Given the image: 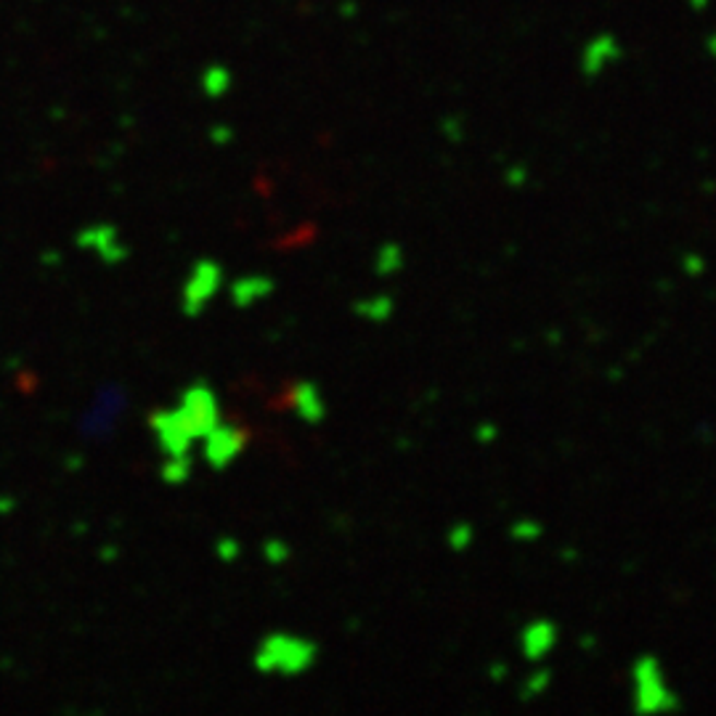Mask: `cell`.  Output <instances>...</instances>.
<instances>
[{"label": "cell", "instance_id": "6da1fadb", "mask_svg": "<svg viewBox=\"0 0 716 716\" xmlns=\"http://www.w3.org/2000/svg\"><path fill=\"white\" fill-rule=\"evenodd\" d=\"M319 660V645L311 637L289 632H271L258 642L252 666L258 675H282L298 677L313 669Z\"/></svg>", "mask_w": 716, "mask_h": 716}, {"label": "cell", "instance_id": "7a4b0ae2", "mask_svg": "<svg viewBox=\"0 0 716 716\" xmlns=\"http://www.w3.org/2000/svg\"><path fill=\"white\" fill-rule=\"evenodd\" d=\"M632 708L637 714H666L682 708V697L671 688L664 664L653 653H642L632 664Z\"/></svg>", "mask_w": 716, "mask_h": 716}, {"label": "cell", "instance_id": "3957f363", "mask_svg": "<svg viewBox=\"0 0 716 716\" xmlns=\"http://www.w3.org/2000/svg\"><path fill=\"white\" fill-rule=\"evenodd\" d=\"M224 287V268L220 263L210 261V258H202L191 265L187 282H183L181 289V311L183 317L196 319L205 313L207 302L215 298Z\"/></svg>", "mask_w": 716, "mask_h": 716}, {"label": "cell", "instance_id": "277c9868", "mask_svg": "<svg viewBox=\"0 0 716 716\" xmlns=\"http://www.w3.org/2000/svg\"><path fill=\"white\" fill-rule=\"evenodd\" d=\"M178 411L187 419L189 428L194 430L196 441H202L220 422V401L205 380L191 382L187 391L181 393Z\"/></svg>", "mask_w": 716, "mask_h": 716}, {"label": "cell", "instance_id": "5b68a950", "mask_svg": "<svg viewBox=\"0 0 716 716\" xmlns=\"http://www.w3.org/2000/svg\"><path fill=\"white\" fill-rule=\"evenodd\" d=\"M150 428L154 438H157V449L165 456H183L191 454L194 449L196 435L189 428V422L183 419L181 411L176 409H157L150 415Z\"/></svg>", "mask_w": 716, "mask_h": 716}, {"label": "cell", "instance_id": "8992f818", "mask_svg": "<svg viewBox=\"0 0 716 716\" xmlns=\"http://www.w3.org/2000/svg\"><path fill=\"white\" fill-rule=\"evenodd\" d=\"M247 435L244 428H237V425L224 422L220 419L210 433L202 438V456L213 470H226L231 462H237L242 452L247 449Z\"/></svg>", "mask_w": 716, "mask_h": 716}, {"label": "cell", "instance_id": "52a82bcc", "mask_svg": "<svg viewBox=\"0 0 716 716\" xmlns=\"http://www.w3.org/2000/svg\"><path fill=\"white\" fill-rule=\"evenodd\" d=\"M623 59V43L613 33L595 35L582 51V75L595 80L605 75L610 67H616Z\"/></svg>", "mask_w": 716, "mask_h": 716}, {"label": "cell", "instance_id": "ba28073f", "mask_svg": "<svg viewBox=\"0 0 716 716\" xmlns=\"http://www.w3.org/2000/svg\"><path fill=\"white\" fill-rule=\"evenodd\" d=\"M517 642H521L523 658L530 660V664H541V660L558 647L560 629L558 623L549 619H534L521 629V637H517Z\"/></svg>", "mask_w": 716, "mask_h": 716}, {"label": "cell", "instance_id": "9c48e42d", "mask_svg": "<svg viewBox=\"0 0 716 716\" xmlns=\"http://www.w3.org/2000/svg\"><path fill=\"white\" fill-rule=\"evenodd\" d=\"M287 406L306 425H321L326 419V404L319 385L311 380H298L287 393Z\"/></svg>", "mask_w": 716, "mask_h": 716}, {"label": "cell", "instance_id": "30bf717a", "mask_svg": "<svg viewBox=\"0 0 716 716\" xmlns=\"http://www.w3.org/2000/svg\"><path fill=\"white\" fill-rule=\"evenodd\" d=\"M80 244L94 247L98 255H102V261L112 265L128 261V255H131V250H128V244L122 242L115 226L85 228V231L80 234Z\"/></svg>", "mask_w": 716, "mask_h": 716}, {"label": "cell", "instance_id": "8fae6325", "mask_svg": "<svg viewBox=\"0 0 716 716\" xmlns=\"http://www.w3.org/2000/svg\"><path fill=\"white\" fill-rule=\"evenodd\" d=\"M274 289H276L274 276L247 274V276H239L237 282H231V287H228V298H231V302L237 308H252L261 300L271 298Z\"/></svg>", "mask_w": 716, "mask_h": 716}, {"label": "cell", "instance_id": "7c38bea8", "mask_svg": "<svg viewBox=\"0 0 716 716\" xmlns=\"http://www.w3.org/2000/svg\"><path fill=\"white\" fill-rule=\"evenodd\" d=\"M393 311H396V302H393L391 295H385V293L369 295V298H361L354 302L356 317L372 321V324H382V321H387L393 317Z\"/></svg>", "mask_w": 716, "mask_h": 716}, {"label": "cell", "instance_id": "4fadbf2b", "mask_svg": "<svg viewBox=\"0 0 716 716\" xmlns=\"http://www.w3.org/2000/svg\"><path fill=\"white\" fill-rule=\"evenodd\" d=\"M194 473V456L183 454V456H165L163 467H159V475L168 486H183Z\"/></svg>", "mask_w": 716, "mask_h": 716}, {"label": "cell", "instance_id": "5bb4252c", "mask_svg": "<svg viewBox=\"0 0 716 716\" xmlns=\"http://www.w3.org/2000/svg\"><path fill=\"white\" fill-rule=\"evenodd\" d=\"M406 265V252L401 244H382L374 255V271L378 276H396L398 271H404Z\"/></svg>", "mask_w": 716, "mask_h": 716}, {"label": "cell", "instance_id": "9a60e30c", "mask_svg": "<svg viewBox=\"0 0 716 716\" xmlns=\"http://www.w3.org/2000/svg\"><path fill=\"white\" fill-rule=\"evenodd\" d=\"M549 684H552V671H549L547 666H539V669L530 671V675L523 679L521 701H534V697L545 695L549 690Z\"/></svg>", "mask_w": 716, "mask_h": 716}, {"label": "cell", "instance_id": "2e32d148", "mask_svg": "<svg viewBox=\"0 0 716 716\" xmlns=\"http://www.w3.org/2000/svg\"><path fill=\"white\" fill-rule=\"evenodd\" d=\"M473 541H475L473 523H454V526L449 528L446 545L452 552H465V549L473 547Z\"/></svg>", "mask_w": 716, "mask_h": 716}, {"label": "cell", "instance_id": "e0dca14e", "mask_svg": "<svg viewBox=\"0 0 716 716\" xmlns=\"http://www.w3.org/2000/svg\"><path fill=\"white\" fill-rule=\"evenodd\" d=\"M545 534V528H541L539 521H530V517H523V521H515L510 528V536L515 541H536L539 536Z\"/></svg>", "mask_w": 716, "mask_h": 716}, {"label": "cell", "instance_id": "ac0fdd59", "mask_svg": "<svg viewBox=\"0 0 716 716\" xmlns=\"http://www.w3.org/2000/svg\"><path fill=\"white\" fill-rule=\"evenodd\" d=\"M263 558L268 565H282L289 560V545L282 539H268L263 545Z\"/></svg>", "mask_w": 716, "mask_h": 716}, {"label": "cell", "instance_id": "d6986e66", "mask_svg": "<svg viewBox=\"0 0 716 716\" xmlns=\"http://www.w3.org/2000/svg\"><path fill=\"white\" fill-rule=\"evenodd\" d=\"M215 554H218V560H224V563H234V560H239V554H242V545H239V539H234V536H224V539L215 541Z\"/></svg>", "mask_w": 716, "mask_h": 716}, {"label": "cell", "instance_id": "ffe728a7", "mask_svg": "<svg viewBox=\"0 0 716 716\" xmlns=\"http://www.w3.org/2000/svg\"><path fill=\"white\" fill-rule=\"evenodd\" d=\"M682 268L688 276H701L703 271H706V258H703L701 252H684Z\"/></svg>", "mask_w": 716, "mask_h": 716}, {"label": "cell", "instance_id": "44dd1931", "mask_svg": "<svg viewBox=\"0 0 716 716\" xmlns=\"http://www.w3.org/2000/svg\"><path fill=\"white\" fill-rule=\"evenodd\" d=\"M497 435H499L497 425L491 422H480L478 428H475V438H478V443H484V446H489V443L497 441Z\"/></svg>", "mask_w": 716, "mask_h": 716}, {"label": "cell", "instance_id": "7402d4cb", "mask_svg": "<svg viewBox=\"0 0 716 716\" xmlns=\"http://www.w3.org/2000/svg\"><path fill=\"white\" fill-rule=\"evenodd\" d=\"M510 675V666L508 664H493L489 666V677L493 679V682H502L504 677Z\"/></svg>", "mask_w": 716, "mask_h": 716}, {"label": "cell", "instance_id": "603a6c76", "mask_svg": "<svg viewBox=\"0 0 716 716\" xmlns=\"http://www.w3.org/2000/svg\"><path fill=\"white\" fill-rule=\"evenodd\" d=\"M703 48H706V53L716 61V33L706 35V40H703Z\"/></svg>", "mask_w": 716, "mask_h": 716}, {"label": "cell", "instance_id": "cb8c5ba5", "mask_svg": "<svg viewBox=\"0 0 716 716\" xmlns=\"http://www.w3.org/2000/svg\"><path fill=\"white\" fill-rule=\"evenodd\" d=\"M708 3H712V0H688V5L693 11H703V9H708Z\"/></svg>", "mask_w": 716, "mask_h": 716}]
</instances>
